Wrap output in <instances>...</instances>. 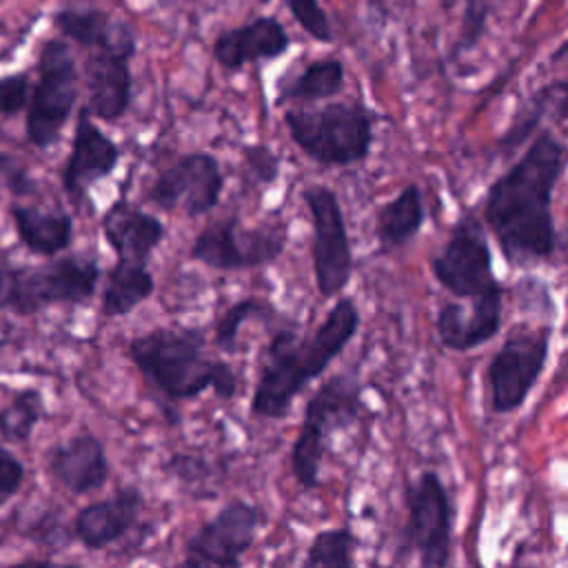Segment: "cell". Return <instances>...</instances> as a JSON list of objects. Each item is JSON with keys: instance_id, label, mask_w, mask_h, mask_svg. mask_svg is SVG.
Masks as SVG:
<instances>
[{"instance_id": "6da1fadb", "label": "cell", "mask_w": 568, "mask_h": 568, "mask_svg": "<svg viewBox=\"0 0 568 568\" xmlns=\"http://www.w3.org/2000/svg\"><path fill=\"white\" fill-rule=\"evenodd\" d=\"M566 169V144L541 129L524 155L484 195L481 215L510 266L550 260L557 251L552 195Z\"/></svg>"}, {"instance_id": "7a4b0ae2", "label": "cell", "mask_w": 568, "mask_h": 568, "mask_svg": "<svg viewBox=\"0 0 568 568\" xmlns=\"http://www.w3.org/2000/svg\"><path fill=\"white\" fill-rule=\"evenodd\" d=\"M359 322L357 300L339 297L313 333L297 335L293 328L277 331L262 355L251 413L264 419L286 417L295 397L351 344Z\"/></svg>"}, {"instance_id": "3957f363", "label": "cell", "mask_w": 568, "mask_h": 568, "mask_svg": "<svg viewBox=\"0 0 568 568\" xmlns=\"http://www.w3.org/2000/svg\"><path fill=\"white\" fill-rule=\"evenodd\" d=\"M126 355L146 384L169 402L195 399L209 388L215 397L231 399L240 388L233 366L206 355L200 328H151L129 342Z\"/></svg>"}, {"instance_id": "277c9868", "label": "cell", "mask_w": 568, "mask_h": 568, "mask_svg": "<svg viewBox=\"0 0 568 568\" xmlns=\"http://www.w3.org/2000/svg\"><path fill=\"white\" fill-rule=\"evenodd\" d=\"M284 126L295 146L320 166H351L373 146L375 113L362 102L286 109Z\"/></svg>"}, {"instance_id": "5b68a950", "label": "cell", "mask_w": 568, "mask_h": 568, "mask_svg": "<svg viewBox=\"0 0 568 568\" xmlns=\"http://www.w3.org/2000/svg\"><path fill=\"white\" fill-rule=\"evenodd\" d=\"M102 277L93 255H64L38 266L0 264V311L36 315L49 306H80Z\"/></svg>"}, {"instance_id": "8992f818", "label": "cell", "mask_w": 568, "mask_h": 568, "mask_svg": "<svg viewBox=\"0 0 568 568\" xmlns=\"http://www.w3.org/2000/svg\"><path fill=\"white\" fill-rule=\"evenodd\" d=\"M359 408L362 384L355 373L331 375L308 397L300 433L291 448V470L304 490L317 488L328 437L346 430L357 419Z\"/></svg>"}, {"instance_id": "52a82bcc", "label": "cell", "mask_w": 568, "mask_h": 568, "mask_svg": "<svg viewBox=\"0 0 568 568\" xmlns=\"http://www.w3.org/2000/svg\"><path fill=\"white\" fill-rule=\"evenodd\" d=\"M406 524L399 530L397 561L417 552L424 568H444L453 559L455 510L442 477L435 470H422L404 488Z\"/></svg>"}, {"instance_id": "ba28073f", "label": "cell", "mask_w": 568, "mask_h": 568, "mask_svg": "<svg viewBox=\"0 0 568 568\" xmlns=\"http://www.w3.org/2000/svg\"><path fill=\"white\" fill-rule=\"evenodd\" d=\"M36 71L38 78L31 84L24 129L36 149H49L60 140V133L75 109L80 71L69 44L58 38L42 44Z\"/></svg>"}, {"instance_id": "9c48e42d", "label": "cell", "mask_w": 568, "mask_h": 568, "mask_svg": "<svg viewBox=\"0 0 568 568\" xmlns=\"http://www.w3.org/2000/svg\"><path fill=\"white\" fill-rule=\"evenodd\" d=\"M435 280L455 297L473 300L501 288L493 271V251L484 222L475 213H464L450 229L439 253L430 257Z\"/></svg>"}, {"instance_id": "30bf717a", "label": "cell", "mask_w": 568, "mask_h": 568, "mask_svg": "<svg viewBox=\"0 0 568 568\" xmlns=\"http://www.w3.org/2000/svg\"><path fill=\"white\" fill-rule=\"evenodd\" d=\"M311 215V260L317 293L326 300L337 297L353 277V251L344 211L331 186L313 184L302 191Z\"/></svg>"}, {"instance_id": "8fae6325", "label": "cell", "mask_w": 568, "mask_h": 568, "mask_svg": "<svg viewBox=\"0 0 568 568\" xmlns=\"http://www.w3.org/2000/svg\"><path fill=\"white\" fill-rule=\"evenodd\" d=\"M550 337L552 324H544L530 331H513L504 339L486 371L493 413L508 415L524 406L546 368Z\"/></svg>"}, {"instance_id": "7c38bea8", "label": "cell", "mask_w": 568, "mask_h": 568, "mask_svg": "<svg viewBox=\"0 0 568 568\" xmlns=\"http://www.w3.org/2000/svg\"><path fill=\"white\" fill-rule=\"evenodd\" d=\"M286 231L277 226L244 229L237 215H224L200 231L191 244V260L215 271H244L280 260Z\"/></svg>"}, {"instance_id": "4fadbf2b", "label": "cell", "mask_w": 568, "mask_h": 568, "mask_svg": "<svg viewBox=\"0 0 568 568\" xmlns=\"http://www.w3.org/2000/svg\"><path fill=\"white\" fill-rule=\"evenodd\" d=\"M264 517L244 499L224 504L184 544L182 566L191 568H237L253 546Z\"/></svg>"}, {"instance_id": "5bb4252c", "label": "cell", "mask_w": 568, "mask_h": 568, "mask_svg": "<svg viewBox=\"0 0 568 568\" xmlns=\"http://www.w3.org/2000/svg\"><path fill=\"white\" fill-rule=\"evenodd\" d=\"M222 189L220 160L206 151H193L180 155L155 175L146 200L162 211H182L189 217H197L217 206Z\"/></svg>"}, {"instance_id": "9a60e30c", "label": "cell", "mask_w": 568, "mask_h": 568, "mask_svg": "<svg viewBox=\"0 0 568 568\" xmlns=\"http://www.w3.org/2000/svg\"><path fill=\"white\" fill-rule=\"evenodd\" d=\"M118 162L120 146L93 122V115L84 104L78 113L71 151L60 173L62 189L69 200L80 204L95 182L109 178L115 171Z\"/></svg>"}, {"instance_id": "2e32d148", "label": "cell", "mask_w": 568, "mask_h": 568, "mask_svg": "<svg viewBox=\"0 0 568 568\" xmlns=\"http://www.w3.org/2000/svg\"><path fill=\"white\" fill-rule=\"evenodd\" d=\"M138 49L102 47L89 49L84 60L87 109L93 118L118 122L126 115L133 98L131 60Z\"/></svg>"}, {"instance_id": "e0dca14e", "label": "cell", "mask_w": 568, "mask_h": 568, "mask_svg": "<svg viewBox=\"0 0 568 568\" xmlns=\"http://www.w3.org/2000/svg\"><path fill=\"white\" fill-rule=\"evenodd\" d=\"M504 320V288L473 297L470 308L459 302H444L435 317L437 339L446 351L468 353L490 342Z\"/></svg>"}, {"instance_id": "ac0fdd59", "label": "cell", "mask_w": 568, "mask_h": 568, "mask_svg": "<svg viewBox=\"0 0 568 568\" xmlns=\"http://www.w3.org/2000/svg\"><path fill=\"white\" fill-rule=\"evenodd\" d=\"M44 466L51 479L71 495L95 493L111 475L104 444L91 433H78L51 446L47 450Z\"/></svg>"}, {"instance_id": "d6986e66", "label": "cell", "mask_w": 568, "mask_h": 568, "mask_svg": "<svg viewBox=\"0 0 568 568\" xmlns=\"http://www.w3.org/2000/svg\"><path fill=\"white\" fill-rule=\"evenodd\" d=\"M291 49V36L275 16H257L235 29L222 31L211 47L213 60L235 73L253 62H271Z\"/></svg>"}, {"instance_id": "ffe728a7", "label": "cell", "mask_w": 568, "mask_h": 568, "mask_svg": "<svg viewBox=\"0 0 568 568\" xmlns=\"http://www.w3.org/2000/svg\"><path fill=\"white\" fill-rule=\"evenodd\" d=\"M144 497L138 486L118 488L111 497L82 506L73 517V537L87 550L120 541L138 524Z\"/></svg>"}, {"instance_id": "44dd1931", "label": "cell", "mask_w": 568, "mask_h": 568, "mask_svg": "<svg viewBox=\"0 0 568 568\" xmlns=\"http://www.w3.org/2000/svg\"><path fill=\"white\" fill-rule=\"evenodd\" d=\"M102 235L118 260L149 264V257L166 237V226L126 197H118L102 215Z\"/></svg>"}, {"instance_id": "7402d4cb", "label": "cell", "mask_w": 568, "mask_h": 568, "mask_svg": "<svg viewBox=\"0 0 568 568\" xmlns=\"http://www.w3.org/2000/svg\"><path fill=\"white\" fill-rule=\"evenodd\" d=\"M55 29L82 49L131 47L138 49L133 27L98 7H62L53 13Z\"/></svg>"}, {"instance_id": "603a6c76", "label": "cell", "mask_w": 568, "mask_h": 568, "mask_svg": "<svg viewBox=\"0 0 568 568\" xmlns=\"http://www.w3.org/2000/svg\"><path fill=\"white\" fill-rule=\"evenodd\" d=\"M9 217L18 240L27 251L36 255L53 257L71 246L73 217L64 211H44L38 206L11 202Z\"/></svg>"}, {"instance_id": "cb8c5ba5", "label": "cell", "mask_w": 568, "mask_h": 568, "mask_svg": "<svg viewBox=\"0 0 568 568\" xmlns=\"http://www.w3.org/2000/svg\"><path fill=\"white\" fill-rule=\"evenodd\" d=\"M426 209L422 189L410 182L393 200L382 204L375 213L373 235L382 253L406 246L424 226Z\"/></svg>"}, {"instance_id": "d4e9b609", "label": "cell", "mask_w": 568, "mask_h": 568, "mask_svg": "<svg viewBox=\"0 0 568 568\" xmlns=\"http://www.w3.org/2000/svg\"><path fill=\"white\" fill-rule=\"evenodd\" d=\"M155 291V280L146 264L115 260L104 275L100 313L109 320L133 313Z\"/></svg>"}, {"instance_id": "484cf974", "label": "cell", "mask_w": 568, "mask_h": 568, "mask_svg": "<svg viewBox=\"0 0 568 568\" xmlns=\"http://www.w3.org/2000/svg\"><path fill=\"white\" fill-rule=\"evenodd\" d=\"M344 78H346V71L339 58L328 55V58L313 60L306 67H302L297 73L282 78V82L277 84L275 104H284V102L306 104V102L333 98L342 91Z\"/></svg>"}, {"instance_id": "4316f807", "label": "cell", "mask_w": 568, "mask_h": 568, "mask_svg": "<svg viewBox=\"0 0 568 568\" xmlns=\"http://www.w3.org/2000/svg\"><path fill=\"white\" fill-rule=\"evenodd\" d=\"M44 417V397L38 388H20L0 410V442L29 444L36 426Z\"/></svg>"}, {"instance_id": "83f0119b", "label": "cell", "mask_w": 568, "mask_h": 568, "mask_svg": "<svg viewBox=\"0 0 568 568\" xmlns=\"http://www.w3.org/2000/svg\"><path fill=\"white\" fill-rule=\"evenodd\" d=\"M357 539L348 526L315 532L302 566L306 568H348L355 564Z\"/></svg>"}, {"instance_id": "f1b7e54d", "label": "cell", "mask_w": 568, "mask_h": 568, "mask_svg": "<svg viewBox=\"0 0 568 568\" xmlns=\"http://www.w3.org/2000/svg\"><path fill=\"white\" fill-rule=\"evenodd\" d=\"M273 311V306L255 295L242 297L235 304H231L215 322L213 326V344L215 348L224 351V353H235L237 351V335L240 328L246 320L251 317H268Z\"/></svg>"}, {"instance_id": "f546056e", "label": "cell", "mask_w": 568, "mask_h": 568, "mask_svg": "<svg viewBox=\"0 0 568 568\" xmlns=\"http://www.w3.org/2000/svg\"><path fill=\"white\" fill-rule=\"evenodd\" d=\"M462 2H464L462 31H459L455 53L473 51L481 42L490 18L508 4V0H462Z\"/></svg>"}, {"instance_id": "4dcf8cb0", "label": "cell", "mask_w": 568, "mask_h": 568, "mask_svg": "<svg viewBox=\"0 0 568 568\" xmlns=\"http://www.w3.org/2000/svg\"><path fill=\"white\" fill-rule=\"evenodd\" d=\"M552 89H555V84L541 89L528 104H524V106L519 109V113L513 118V122H510V126L506 129V133L497 140V149H499L501 153H510L513 149H517L519 144H524V142L530 138V133L539 126V120H541V115L546 113L548 98H550Z\"/></svg>"}, {"instance_id": "1f68e13d", "label": "cell", "mask_w": 568, "mask_h": 568, "mask_svg": "<svg viewBox=\"0 0 568 568\" xmlns=\"http://www.w3.org/2000/svg\"><path fill=\"white\" fill-rule=\"evenodd\" d=\"M291 18L317 42H333V27L320 0H282Z\"/></svg>"}, {"instance_id": "d6a6232c", "label": "cell", "mask_w": 568, "mask_h": 568, "mask_svg": "<svg viewBox=\"0 0 568 568\" xmlns=\"http://www.w3.org/2000/svg\"><path fill=\"white\" fill-rule=\"evenodd\" d=\"M242 162H244V169L251 175V180L257 184H273L282 169L280 155L266 144L242 146Z\"/></svg>"}, {"instance_id": "836d02e7", "label": "cell", "mask_w": 568, "mask_h": 568, "mask_svg": "<svg viewBox=\"0 0 568 568\" xmlns=\"http://www.w3.org/2000/svg\"><path fill=\"white\" fill-rule=\"evenodd\" d=\"M33 195L38 193V184L31 178L29 169L11 153L0 151V195Z\"/></svg>"}, {"instance_id": "e575fe53", "label": "cell", "mask_w": 568, "mask_h": 568, "mask_svg": "<svg viewBox=\"0 0 568 568\" xmlns=\"http://www.w3.org/2000/svg\"><path fill=\"white\" fill-rule=\"evenodd\" d=\"M31 93V78L27 71L9 73L0 78V113L7 118L18 115L27 109Z\"/></svg>"}, {"instance_id": "d590c367", "label": "cell", "mask_w": 568, "mask_h": 568, "mask_svg": "<svg viewBox=\"0 0 568 568\" xmlns=\"http://www.w3.org/2000/svg\"><path fill=\"white\" fill-rule=\"evenodd\" d=\"M24 464L0 442V506H4L24 484Z\"/></svg>"}]
</instances>
